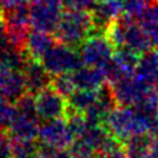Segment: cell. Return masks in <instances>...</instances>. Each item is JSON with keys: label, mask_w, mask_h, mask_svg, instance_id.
Instances as JSON below:
<instances>
[{"label": "cell", "mask_w": 158, "mask_h": 158, "mask_svg": "<svg viewBox=\"0 0 158 158\" xmlns=\"http://www.w3.org/2000/svg\"><path fill=\"white\" fill-rule=\"evenodd\" d=\"M52 86L61 94L63 98L69 99L73 92L77 90V86L74 83V79L71 73H66V74H58V75H53V81H52Z\"/></svg>", "instance_id": "cell-17"}, {"label": "cell", "mask_w": 158, "mask_h": 158, "mask_svg": "<svg viewBox=\"0 0 158 158\" xmlns=\"http://www.w3.org/2000/svg\"><path fill=\"white\" fill-rule=\"evenodd\" d=\"M40 148H41V144H40L38 140L12 138L11 154L12 158H32L40 150Z\"/></svg>", "instance_id": "cell-15"}, {"label": "cell", "mask_w": 158, "mask_h": 158, "mask_svg": "<svg viewBox=\"0 0 158 158\" xmlns=\"http://www.w3.org/2000/svg\"><path fill=\"white\" fill-rule=\"evenodd\" d=\"M0 23H2V13H0Z\"/></svg>", "instance_id": "cell-22"}, {"label": "cell", "mask_w": 158, "mask_h": 158, "mask_svg": "<svg viewBox=\"0 0 158 158\" xmlns=\"http://www.w3.org/2000/svg\"><path fill=\"white\" fill-rule=\"evenodd\" d=\"M96 100H98V90L92 91V90L77 88L73 92V95L67 99V112H78L85 115L95 104Z\"/></svg>", "instance_id": "cell-14"}, {"label": "cell", "mask_w": 158, "mask_h": 158, "mask_svg": "<svg viewBox=\"0 0 158 158\" xmlns=\"http://www.w3.org/2000/svg\"><path fill=\"white\" fill-rule=\"evenodd\" d=\"M94 33L95 27L91 11L65 8L54 36L58 42L78 49Z\"/></svg>", "instance_id": "cell-2"}, {"label": "cell", "mask_w": 158, "mask_h": 158, "mask_svg": "<svg viewBox=\"0 0 158 158\" xmlns=\"http://www.w3.org/2000/svg\"><path fill=\"white\" fill-rule=\"evenodd\" d=\"M63 8L69 9H86L91 11L95 6L96 0H59Z\"/></svg>", "instance_id": "cell-19"}, {"label": "cell", "mask_w": 158, "mask_h": 158, "mask_svg": "<svg viewBox=\"0 0 158 158\" xmlns=\"http://www.w3.org/2000/svg\"><path fill=\"white\" fill-rule=\"evenodd\" d=\"M111 85V83H110ZM112 90L115 94L116 102L118 106L124 107H135L138 103H141L144 99L152 92V90L158 87L150 86L148 83L142 82L140 78H137L135 74L131 77H127L121 81L113 83Z\"/></svg>", "instance_id": "cell-6"}, {"label": "cell", "mask_w": 158, "mask_h": 158, "mask_svg": "<svg viewBox=\"0 0 158 158\" xmlns=\"http://www.w3.org/2000/svg\"><path fill=\"white\" fill-rule=\"evenodd\" d=\"M156 141V135L145 133L129 137L124 142V150L127 158H152L153 145Z\"/></svg>", "instance_id": "cell-11"}, {"label": "cell", "mask_w": 158, "mask_h": 158, "mask_svg": "<svg viewBox=\"0 0 158 158\" xmlns=\"http://www.w3.org/2000/svg\"><path fill=\"white\" fill-rule=\"evenodd\" d=\"M21 71L24 79H25L28 92L33 94V95H36L44 88L52 86L53 75L46 70L41 61L28 58L25 66Z\"/></svg>", "instance_id": "cell-8"}, {"label": "cell", "mask_w": 158, "mask_h": 158, "mask_svg": "<svg viewBox=\"0 0 158 158\" xmlns=\"http://www.w3.org/2000/svg\"><path fill=\"white\" fill-rule=\"evenodd\" d=\"M12 138L8 132L0 131V158H12L11 154Z\"/></svg>", "instance_id": "cell-20"}, {"label": "cell", "mask_w": 158, "mask_h": 158, "mask_svg": "<svg viewBox=\"0 0 158 158\" xmlns=\"http://www.w3.org/2000/svg\"><path fill=\"white\" fill-rule=\"evenodd\" d=\"M16 104L6 98L0 96V131L8 132L16 117Z\"/></svg>", "instance_id": "cell-16"}, {"label": "cell", "mask_w": 158, "mask_h": 158, "mask_svg": "<svg viewBox=\"0 0 158 158\" xmlns=\"http://www.w3.org/2000/svg\"><path fill=\"white\" fill-rule=\"evenodd\" d=\"M57 42L56 36H52V33L33 29L29 33L28 45H27V54L29 58L41 61L44 54Z\"/></svg>", "instance_id": "cell-12"}, {"label": "cell", "mask_w": 158, "mask_h": 158, "mask_svg": "<svg viewBox=\"0 0 158 158\" xmlns=\"http://www.w3.org/2000/svg\"><path fill=\"white\" fill-rule=\"evenodd\" d=\"M36 111L41 120L65 117L67 112V99L63 98L53 86L44 88L34 95Z\"/></svg>", "instance_id": "cell-7"}, {"label": "cell", "mask_w": 158, "mask_h": 158, "mask_svg": "<svg viewBox=\"0 0 158 158\" xmlns=\"http://www.w3.org/2000/svg\"><path fill=\"white\" fill-rule=\"evenodd\" d=\"M123 13V8L118 0H96L91 9L95 33L104 34L108 25Z\"/></svg>", "instance_id": "cell-9"}, {"label": "cell", "mask_w": 158, "mask_h": 158, "mask_svg": "<svg viewBox=\"0 0 158 158\" xmlns=\"http://www.w3.org/2000/svg\"><path fill=\"white\" fill-rule=\"evenodd\" d=\"M71 75L77 88H81V90L96 91L107 82L106 75L102 69L87 66V65H83L79 69H77L75 71L71 73Z\"/></svg>", "instance_id": "cell-10"}, {"label": "cell", "mask_w": 158, "mask_h": 158, "mask_svg": "<svg viewBox=\"0 0 158 158\" xmlns=\"http://www.w3.org/2000/svg\"><path fill=\"white\" fill-rule=\"evenodd\" d=\"M123 8V13L133 19H138L148 8L152 0H118Z\"/></svg>", "instance_id": "cell-18"}, {"label": "cell", "mask_w": 158, "mask_h": 158, "mask_svg": "<svg viewBox=\"0 0 158 158\" xmlns=\"http://www.w3.org/2000/svg\"><path fill=\"white\" fill-rule=\"evenodd\" d=\"M41 62L52 75L73 73L83 66V61L79 56L78 49L58 41L44 54Z\"/></svg>", "instance_id": "cell-3"}, {"label": "cell", "mask_w": 158, "mask_h": 158, "mask_svg": "<svg viewBox=\"0 0 158 158\" xmlns=\"http://www.w3.org/2000/svg\"><path fill=\"white\" fill-rule=\"evenodd\" d=\"M40 144L53 148V149H70L75 141V137L71 133L65 117L42 120L40 125L38 138Z\"/></svg>", "instance_id": "cell-4"}, {"label": "cell", "mask_w": 158, "mask_h": 158, "mask_svg": "<svg viewBox=\"0 0 158 158\" xmlns=\"http://www.w3.org/2000/svg\"><path fill=\"white\" fill-rule=\"evenodd\" d=\"M83 65L92 67H104L115 54V48L104 34L94 33L78 48Z\"/></svg>", "instance_id": "cell-5"}, {"label": "cell", "mask_w": 158, "mask_h": 158, "mask_svg": "<svg viewBox=\"0 0 158 158\" xmlns=\"http://www.w3.org/2000/svg\"><path fill=\"white\" fill-rule=\"evenodd\" d=\"M104 36L112 44L115 50L127 48L141 56L142 53L153 48L140 21H137L136 19L131 16H127L124 13H121L115 21H112L108 25Z\"/></svg>", "instance_id": "cell-1"}, {"label": "cell", "mask_w": 158, "mask_h": 158, "mask_svg": "<svg viewBox=\"0 0 158 158\" xmlns=\"http://www.w3.org/2000/svg\"><path fill=\"white\" fill-rule=\"evenodd\" d=\"M138 21L149 37L152 46L158 49V0H152L148 8L138 17Z\"/></svg>", "instance_id": "cell-13"}, {"label": "cell", "mask_w": 158, "mask_h": 158, "mask_svg": "<svg viewBox=\"0 0 158 158\" xmlns=\"http://www.w3.org/2000/svg\"><path fill=\"white\" fill-rule=\"evenodd\" d=\"M157 117H158V107H157Z\"/></svg>", "instance_id": "cell-23"}, {"label": "cell", "mask_w": 158, "mask_h": 158, "mask_svg": "<svg viewBox=\"0 0 158 158\" xmlns=\"http://www.w3.org/2000/svg\"><path fill=\"white\" fill-rule=\"evenodd\" d=\"M73 157L74 158H102L96 152H88V153H83V154L73 156Z\"/></svg>", "instance_id": "cell-21"}]
</instances>
